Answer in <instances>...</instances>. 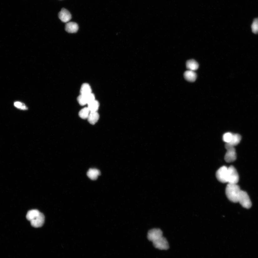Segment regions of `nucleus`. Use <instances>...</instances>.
Wrapping results in <instances>:
<instances>
[{
    "label": "nucleus",
    "mask_w": 258,
    "mask_h": 258,
    "mask_svg": "<svg viewBox=\"0 0 258 258\" xmlns=\"http://www.w3.org/2000/svg\"><path fill=\"white\" fill-rule=\"evenodd\" d=\"M241 190L237 184H228L225 189L226 195L232 202L237 203Z\"/></svg>",
    "instance_id": "1"
},
{
    "label": "nucleus",
    "mask_w": 258,
    "mask_h": 258,
    "mask_svg": "<svg viewBox=\"0 0 258 258\" xmlns=\"http://www.w3.org/2000/svg\"><path fill=\"white\" fill-rule=\"evenodd\" d=\"M239 180V176L236 169L233 166L228 168L227 183L231 184H237Z\"/></svg>",
    "instance_id": "2"
},
{
    "label": "nucleus",
    "mask_w": 258,
    "mask_h": 258,
    "mask_svg": "<svg viewBox=\"0 0 258 258\" xmlns=\"http://www.w3.org/2000/svg\"><path fill=\"white\" fill-rule=\"evenodd\" d=\"M239 202L243 207L249 209L251 207L252 203L247 193L245 191L241 190L238 199Z\"/></svg>",
    "instance_id": "3"
},
{
    "label": "nucleus",
    "mask_w": 258,
    "mask_h": 258,
    "mask_svg": "<svg viewBox=\"0 0 258 258\" xmlns=\"http://www.w3.org/2000/svg\"><path fill=\"white\" fill-rule=\"evenodd\" d=\"M228 169L227 166H223L216 172V178L221 183H227Z\"/></svg>",
    "instance_id": "4"
},
{
    "label": "nucleus",
    "mask_w": 258,
    "mask_h": 258,
    "mask_svg": "<svg viewBox=\"0 0 258 258\" xmlns=\"http://www.w3.org/2000/svg\"><path fill=\"white\" fill-rule=\"evenodd\" d=\"M154 246L161 250H167L169 249V245L166 238L163 236L158 238L153 242Z\"/></svg>",
    "instance_id": "5"
},
{
    "label": "nucleus",
    "mask_w": 258,
    "mask_h": 258,
    "mask_svg": "<svg viewBox=\"0 0 258 258\" xmlns=\"http://www.w3.org/2000/svg\"><path fill=\"white\" fill-rule=\"evenodd\" d=\"M162 236H163V232L158 228H154L150 230L147 234V238L152 242Z\"/></svg>",
    "instance_id": "6"
},
{
    "label": "nucleus",
    "mask_w": 258,
    "mask_h": 258,
    "mask_svg": "<svg viewBox=\"0 0 258 258\" xmlns=\"http://www.w3.org/2000/svg\"><path fill=\"white\" fill-rule=\"evenodd\" d=\"M227 150V151L225 156V161L227 163H232L235 161L236 159L237 155L235 147H232Z\"/></svg>",
    "instance_id": "7"
},
{
    "label": "nucleus",
    "mask_w": 258,
    "mask_h": 258,
    "mask_svg": "<svg viewBox=\"0 0 258 258\" xmlns=\"http://www.w3.org/2000/svg\"><path fill=\"white\" fill-rule=\"evenodd\" d=\"M45 216L43 214L40 213L38 217L30 221L32 226L35 228H39L42 226L45 222Z\"/></svg>",
    "instance_id": "8"
},
{
    "label": "nucleus",
    "mask_w": 258,
    "mask_h": 258,
    "mask_svg": "<svg viewBox=\"0 0 258 258\" xmlns=\"http://www.w3.org/2000/svg\"><path fill=\"white\" fill-rule=\"evenodd\" d=\"M59 18L61 21L64 23H68L72 19V15L67 9L63 8L58 13Z\"/></svg>",
    "instance_id": "9"
},
{
    "label": "nucleus",
    "mask_w": 258,
    "mask_h": 258,
    "mask_svg": "<svg viewBox=\"0 0 258 258\" xmlns=\"http://www.w3.org/2000/svg\"><path fill=\"white\" fill-rule=\"evenodd\" d=\"M241 140V136L238 134H233V137L231 141L229 143H226L225 144V149H227L232 147H234L240 143Z\"/></svg>",
    "instance_id": "10"
},
{
    "label": "nucleus",
    "mask_w": 258,
    "mask_h": 258,
    "mask_svg": "<svg viewBox=\"0 0 258 258\" xmlns=\"http://www.w3.org/2000/svg\"><path fill=\"white\" fill-rule=\"evenodd\" d=\"M65 30L70 33H77L78 29V24L73 22H68L66 24Z\"/></svg>",
    "instance_id": "11"
},
{
    "label": "nucleus",
    "mask_w": 258,
    "mask_h": 258,
    "mask_svg": "<svg viewBox=\"0 0 258 258\" xmlns=\"http://www.w3.org/2000/svg\"><path fill=\"white\" fill-rule=\"evenodd\" d=\"M184 77L186 80L189 82H195L197 78V75L195 71L188 70L184 73Z\"/></svg>",
    "instance_id": "12"
},
{
    "label": "nucleus",
    "mask_w": 258,
    "mask_h": 258,
    "mask_svg": "<svg viewBox=\"0 0 258 258\" xmlns=\"http://www.w3.org/2000/svg\"><path fill=\"white\" fill-rule=\"evenodd\" d=\"M100 174V171L96 169H90L87 173V175L88 178L93 180H96Z\"/></svg>",
    "instance_id": "13"
},
{
    "label": "nucleus",
    "mask_w": 258,
    "mask_h": 258,
    "mask_svg": "<svg viewBox=\"0 0 258 258\" xmlns=\"http://www.w3.org/2000/svg\"><path fill=\"white\" fill-rule=\"evenodd\" d=\"M99 118V115L97 112H90L87 119L90 124L94 125L98 121Z\"/></svg>",
    "instance_id": "14"
},
{
    "label": "nucleus",
    "mask_w": 258,
    "mask_h": 258,
    "mask_svg": "<svg viewBox=\"0 0 258 258\" xmlns=\"http://www.w3.org/2000/svg\"><path fill=\"white\" fill-rule=\"evenodd\" d=\"M186 67L189 70L195 71L197 70L199 68L198 63L194 60H191L187 61Z\"/></svg>",
    "instance_id": "15"
},
{
    "label": "nucleus",
    "mask_w": 258,
    "mask_h": 258,
    "mask_svg": "<svg viewBox=\"0 0 258 258\" xmlns=\"http://www.w3.org/2000/svg\"><path fill=\"white\" fill-rule=\"evenodd\" d=\"M40 212L38 210H32L28 211L26 215L27 220L29 221L33 220L38 217Z\"/></svg>",
    "instance_id": "16"
},
{
    "label": "nucleus",
    "mask_w": 258,
    "mask_h": 258,
    "mask_svg": "<svg viewBox=\"0 0 258 258\" xmlns=\"http://www.w3.org/2000/svg\"><path fill=\"white\" fill-rule=\"evenodd\" d=\"M90 86L87 83H84L82 85L80 89V94L87 95L92 93Z\"/></svg>",
    "instance_id": "17"
},
{
    "label": "nucleus",
    "mask_w": 258,
    "mask_h": 258,
    "mask_svg": "<svg viewBox=\"0 0 258 258\" xmlns=\"http://www.w3.org/2000/svg\"><path fill=\"white\" fill-rule=\"evenodd\" d=\"M88 108L90 112H97L99 107V102L95 100L88 104Z\"/></svg>",
    "instance_id": "18"
},
{
    "label": "nucleus",
    "mask_w": 258,
    "mask_h": 258,
    "mask_svg": "<svg viewBox=\"0 0 258 258\" xmlns=\"http://www.w3.org/2000/svg\"><path fill=\"white\" fill-rule=\"evenodd\" d=\"M90 113V112L88 107H85L80 110L78 115L82 119H88Z\"/></svg>",
    "instance_id": "19"
},
{
    "label": "nucleus",
    "mask_w": 258,
    "mask_h": 258,
    "mask_svg": "<svg viewBox=\"0 0 258 258\" xmlns=\"http://www.w3.org/2000/svg\"><path fill=\"white\" fill-rule=\"evenodd\" d=\"M233 134L230 132L226 133L224 134L223 137V141L226 143H229L231 141Z\"/></svg>",
    "instance_id": "20"
},
{
    "label": "nucleus",
    "mask_w": 258,
    "mask_h": 258,
    "mask_svg": "<svg viewBox=\"0 0 258 258\" xmlns=\"http://www.w3.org/2000/svg\"><path fill=\"white\" fill-rule=\"evenodd\" d=\"M251 29L253 33L258 34V18L254 19L251 25Z\"/></svg>",
    "instance_id": "21"
},
{
    "label": "nucleus",
    "mask_w": 258,
    "mask_h": 258,
    "mask_svg": "<svg viewBox=\"0 0 258 258\" xmlns=\"http://www.w3.org/2000/svg\"><path fill=\"white\" fill-rule=\"evenodd\" d=\"M77 99L79 104L80 105H82V106L87 104L85 95L80 94L79 96L78 97Z\"/></svg>",
    "instance_id": "22"
},
{
    "label": "nucleus",
    "mask_w": 258,
    "mask_h": 258,
    "mask_svg": "<svg viewBox=\"0 0 258 258\" xmlns=\"http://www.w3.org/2000/svg\"><path fill=\"white\" fill-rule=\"evenodd\" d=\"M14 106L17 109L23 110L28 109V108L24 103L20 102H16L14 103Z\"/></svg>",
    "instance_id": "23"
},
{
    "label": "nucleus",
    "mask_w": 258,
    "mask_h": 258,
    "mask_svg": "<svg viewBox=\"0 0 258 258\" xmlns=\"http://www.w3.org/2000/svg\"><path fill=\"white\" fill-rule=\"evenodd\" d=\"M85 96L87 101V104L95 100V95L92 93L89 94L85 95Z\"/></svg>",
    "instance_id": "24"
}]
</instances>
